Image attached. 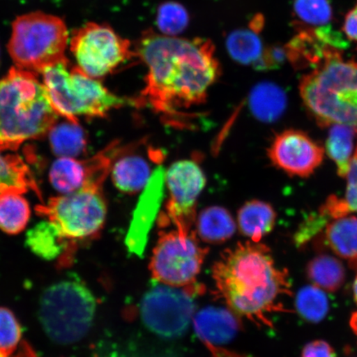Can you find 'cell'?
<instances>
[{"label":"cell","instance_id":"obj_40","mask_svg":"<svg viewBox=\"0 0 357 357\" xmlns=\"http://www.w3.org/2000/svg\"><path fill=\"white\" fill-rule=\"evenodd\" d=\"M0 357H8L6 354H2V352H0Z\"/></svg>","mask_w":357,"mask_h":357},{"label":"cell","instance_id":"obj_14","mask_svg":"<svg viewBox=\"0 0 357 357\" xmlns=\"http://www.w3.org/2000/svg\"><path fill=\"white\" fill-rule=\"evenodd\" d=\"M164 167L155 169L132 213L125 244L128 252L137 257L144 256L150 231L159 217L166 185Z\"/></svg>","mask_w":357,"mask_h":357},{"label":"cell","instance_id":"obj_34","mask_svg":"<svg viewBox=\"0 0 357 357\" xmlns=\"http://www.w3.org/2000/svg\"><path fill=\"white\" fill-rule=\"evenodd\" d=\"M347 186L344 199H342L347 213L357 212V147L352 156L347 177Z\"/></svg>","mask_w":357,"mask_h":357},{"label":"cell","instance_id":"obj_19","mask_svg":"<svg viewBox=\"0 0 357 357\" xmlns=\"http://www.w3.org/2000/svg\"><path fill=\"white\" fill-rule=\"evenodd\" d=\"M195 233L203 242L220 244L227 242L236 231V222L231 213L220 206H211L201 211L195 220Z\"/></svg>","mask_w":357,"mask_h":357},{"label":"cell","instance_id":"obj_29","mask_svg":"<svg viewBox=\"0 0 357 357\" xmlns=\"http://www.w3.org/2000/svg\"><path fill=\"white\" fill-rule=\"evenodd\" d=\"M296 305L298 314L312 324L321 322L329 312L327 294L315 285H307L298 291Z\"/></svg>","mask_w":357,"mask_h":357},{"label":"cell","instance_id":"obj_38","mask_svg":"<svg viewBox=\"0 0 357 357\" xmlns=\"http://www.w3.org/2000/svg\"><path fill=\"white\" fill-rule=\"evenodd\" d=\"M350 266L356 271V275L354 283V298L357 303V257L352 259V260L349 261Z\"/></svg>","mask_w":357,"mask_h":357},{"label":"cell","instance_id":"obj_8","mask_svg":"<svg viewBox=\"0 0 357 357\" xmlns=\"http://www.w3.org/2000/svg\"><path fill=\"white\" fill-rule=\"evenodd\" d=\"M104 182L88 181L73 193L56 196L47 204L38 205L35 211L38 215L47 218L62 238L70 242L92 238L99 234L106 220Z\"/></svg>","mask_w":357,"mask_h":357},{"label":"cell","instance_id":"obj_37","mask_svg":"<svg viewBox=\"0 0 357 357\" xmlns=\"http://www.w3.org/2000/svg\"><path fill=\"white\" fill-rule=\"evenodd\" d=\"M15 357H38V356L29 342L22 341L20 347V351Z\"/></svg>","mask_w":357,"mask_h":357},{"label":"cell","instance_id":"obj_13","mask_svg":"<svg viewBox=\"0 0 357 357\" xmlns=\"http://www.w3.org/2000/svg\"><path fill=\"white\" fill-rule=\"evenodd\" d=\"M324 150L306 133L287 130L276 136L268 150L275 167L290 176L307 177L323 162Z\"/></svg>","mask_w":357,"mask_h":357},{"label":"cell","instance_id":"obj_24","mask_svg":"<svg viewBox=\"0 0 357 357\" xmlns=\"http://www.w3.org/2000/svg\"><path fill=\"white\" fill-rule=\"evenodd\" d=\"M49 141L56 155L75 158L86 150V133L79 123L70 121L54 125L49 131Z\"/></svg>","mask_w":357,"mask_h":357},{"label":"cell","instance_id":"obj_2","mask_svg":"<svg viewBox=\"0 0 357 357\" xmlns=\"http://www.w3.org/2000/svg\"><path fill=\"white\" fill-rule=\"evenodd\" d=\"M216 296L231 311L258 326L272 327L269 316L288 312L280 302L291 296L288 272L275 266L269 248L252 242L225 250L214 263Z\"/></svg>","mask_w":357,"mask_h":357},{"label":"cell","instance_id":"obj_28","mask_svg":"<svg viewBox=\"0 0 357 357\" xmlns=\"http://www.w3.org/2000/svg\"><path fill=\"white\" fill-rule=\"evenodd\" d=\"M31 209L28 201L20 194L0 195V230L19 234L28 225Z\"/></svg>","mask_w":357,"mask_h":357},{"label":"cell","instance_id":"obj_22","mask_svg":"<svg viewBox=\"0 0 357 357\" xmlns=\"http://www.w3.org/2000/svg\"><path fill=\"white\" fill-rule=\"evenodd\" d=\"M89 173V160L62 158L52 164L49 177L55 190L66 195L82 188L87 181Z\"/></svg>","mask_w":357,"mask_h":357},{"label":"cell","instance_id":"obj_27","mask_svg":"<svg viewBox=\"0 0 357 357\" xmlns=\"http://www.w3.org/2000/svg\"><path fill=\"white\" fill-rule=\"evenodd\" d=\"M356 132L347 125L335 124L330 128L326 149L329 158L337 167V174L346 178L349 171L354 153V136Z\"/></svg>","mask_w":357,"mask_h":357},{"label":"cell","instance_id":"obj_18","mask_svg":"<svg viewBox=\"0 0 357 357\" xmlns=\"http://www.w3.org/2000/svg\"><path fill=\"white\" fill-rule=\"evenodd\" d=\"M33 190L42 199L41 191L32 172L19 155H2L0 153V195L25 194Z\"/></svg>","mask_w":357,"mask_h":357},{"label":"cell","instance_id":"obj_35","mask_svg":"<svg viewBox=\"0 0 357 357\" xmlns=\"http://www.w3.org/2000/svg\"><path fill=\"white\" fill-rule=\"evenodd\" d=\"M301 357H337V354L329 343L316 340L303 347Z\"/></svg>","mask_w":357,"mask_h":357},{"label":"cell","instance_id":"obj_32","mask_svg":"<svg viewBox=\"0 0 357 357\" xmlns=\"http://www.w3.org/2000/svg\"><path fill=\"white\" fill-rule=\"evenodd\" d=\"M189 17L185 8L175 2L164 3L158 10V24L164 35L176 37L188 24Z\"/></svg>","mask_w":357,"mask_h":357},{"label":"cell","instance_id":"obj_5","mask_svg":"<svg viewBox=\"0 0 357 357\" xmlns=\"http://www.w3.org/2000/svg\"><path fill=\"white\" fill-rule=\"evenodd\" d=\"M42 74L53 109L71 123H79L78 116L105 118L113 109L137 106L135 99L115 95L99 79L71 66L68 59L49 66Z\"/></svg>","mask_w":357,"mask_h":357},{"label":"cell","instance_id":"obj_7","mask_svg":"<svg viewBox=\"0 0 357 357\" xmlns=\"http://www.w3.org/2000/svg\"><path fill=\"white\" fill-rule=\"evenodd\" d=\"M68 43L65 22L42 12L21 15L13 22L8 50L17 68L42 73L67 59Z\"/></svg>","mask_w":357,"mask_h":357},{"label":"cell","instance_id":"obj_33","mask_svg":"<svg viewBox=\"0 0 357 357\" xmlns=\"http://www.w3.org/2000/svg\"><path fill=\"white\" fill-rule=\"evenodd\" d=\"M21 326L15 314L0 307V352L10 356L21 344Z\"/></svg>","mask_w":357,"mask_h":357},{"label":"cell","instance_id":"obj_20","mask_svg":"<svg viewBox=\"0 0 357 357\" xmlns=\"http://www.w3.org/2000/svg\"><path fill=\"white\" fill-rule=\"evenodd\" d=\"M112 181L119 190L135 194L144 190L153 172L149 164L139 155H127L112 166Z\"/></svg>","mask_w":357,"mask_h":357},{"label":"cell","instance_id":"obj_36","mask_svg":"<svg viewBox=\"0 0 357 357\" xmlns=\"http://www.w3.org/2000/svg\"><path fill=\"white\" fill-rule=\"evenodd\" d=\"M343 32L348 39L357 42V0L355 7L345 17Z\"/></svg>","mask_w":357,"mask_h":357},{"label":"cell","instance_id":"obj_3","mask_svg":"<svg viewBox=\"0 0 357 357\" xmlns=\"http://www.w3.org/2000/svg\"><path fill=\"white\" fill-rule=\"evenodd\" d=\"M57 116L37 75L13 67L0 79V153L44 137Z\"/></svg>","mask_w":357,"mask_h":357},{"label":"cell","instance_id":"obj_10","mask_svg":"<svg viewBox=\"0 0 357 357\" xmlns=\"http://www.w3.org/2000/svg\"><path fill=\"white\" fill-rule=\"evenodd\" d=\"M70 46L78 68L97 79L113 73L136 56L130 41L111 26L96 22H88L75 30Z\"/></svg>","mask_w":357,"mask_h":357},{"label":"cell","instance_id":"obj_23","mask_svg":"<svg viewBox=\"0 0 357 357\" xmlns=\"http://www.w3.org/2000/svg\"><path fill=\"white\" fill-rule=\"evenodd\" d=\"M306 275L312 284L330 293L340 289L346 280L342 263L327 254L312 259L306 267Z\"/></svg>","mask_w":357,"mask_h":357},{"label":"cell","instance_id":"obj_12","mask_svg":"<svg viewBox=\"0 0 357 357\" xmlns=\"http://www.w3.org/2000/svg\"><path fill=\"white\" fill-rule=\"evenodd\" d=\"M169 197L165 211L159 214V225L191 231L196 220V204L206 185V178L197 163L190 160L172 165L165 176Z\"/></svg>","mask_w":357,"mask_h":357},{"label":"cell","instance_id":"obj_1","mask_svg":"<svg viewBox=\"0 0 357 357\" xmlns=\"http://www.w3.org/2000/svg\"><path fill=\"white\" fill-rule=\"evenodd\" d=\"M134 51L146 67L137 106H150L164 114L203 104L221 75L211 40L172 37L150 29Z\"/></svg>","mask_w":357,"mask_h":357},{"label":"cell","instance_id":"obj_16","mask_svg":"<svg viewBox=\"0 0 357 357\" xmlns=\"http://www.w3.org/2000/svg\"><path fill=\"white\" fill-rule=\"evenodd\" d=\"M26 245L44 260H58L60 267L73 264L75 243L62 238L51 222L43 221L29 230Z\"/></svg>","mask_w":357,"mask_h":357},{"label":"cell","instance_id":"obj_31","mask_svg":"<svg viewBox=\"0 0 357 357\" xmlns=\"http://www.w3.org/2000/svg\"><path fill=\"white\" fill-rule=\"evenodd\" d=\"M294 10L301 24L324 26L332 19V7L328 0H296Z\"/></svg>","mask_w":357,"mask_h":357},{"label":"cell","instance_id":"obj_30","mask_svg":"<svg viewBox=\"0 0 357 357\" xmlns=\"http://www.w3.org/2000/svg\"><path fill=\"white\" fill-rule=\"evenodd\" d=\"M227 48L231 56L242 63L255 65L263 54L260 39L248 31H238L227 39Z\"/></svg>","mask_w":357,"mask_h":357},{"label":"cell","instance_id":"obj_17","mask_svg":"<svg viewBox=\"0 0 357 357\" xmlns=\"http://www.w3.org/2000/svg\"><path fill=\"white\" fill-rule=\"evenodd\" d=\"M241 324L238 316L225 307H204L194 317L195 333L208 345L230 342L240 331Z\"/></svg>","mask_w":357,"mask_h":357},{"label":"cell","instance_id":"obj_26","mask_svg":"<svg viewBox=\"0 0 357 357\" xmlns=\"http://www.w3.org/2000/svg\"><path fill=\"white\" fill-rule=\"evenodd\" d=\"M287 105V98L281 89L271 84H262L253 89L250 97L252 114L263 122L279 119Z\"/></svg>","mask_w":357,"mask_h":357},{"label":"cell","instance_id":"obj_21","mask_svg":"<svg viewBox=\"0 0 357 357\" xmlns=\"http://www.w3.org/2000/svg\"><path fill=\"white\" fill-rule=\"evenodd\" d=\"M276 213L271 205L251 200L239 209L238 223L241 233L252 242L259 243L270 234L275 225Z\"/></svg>","mask_w":357,"mask_h":357},{"label":"cell","instance_id":"obj_39","mask_svg":"<svg viewBox=\"0 0 357 357\" xmlns=\"http://www.w3.org/2000/svg\"><path fill=\"white\" fill-rule=\"evenodd\" d=\"M350 325L351 329L354 330V332L357 336V312H354V314L351 315Z\"/></svg>","mask_w":357,"mask_h":357},{"label":"cell","instance_id":"obj_6","mask_svg":"<svg viewBox=\"0 0 357 357\" xmlns=\"http://www.w3.org/2000/svg\"><path fill=\"white\" fill-rule=\"evenodd\" d=\"M96 305L91 290L82 281L63 280L44 290L40 298L38 318L53 342L74 344L91 329Z\"/></svg>","mask_w":357,"mask_h":357},{"label":"cell","instance_id":"obj_11","mask_svg":"<svg viewBox=\"0 0 357 357\" xmlns=\"http://www.w3.org/2000/svg\"><path fill=\"white\" fill-rule=\"evenodd\" d=\"M199 287L176 288L167 284L155 285L145 294L141 301L142 322L160 337L183 336L189 328L195 312L194 296Z\"/></svg>","mask_w":357,"mask_h":357},{"label":"cell","instance_id":"obj_4","mask_svg":"<svg viewBox=\"0 0 357 357\" xmlns=\"http://www.w3.org/2000/svg\"><path fill=\"white\" fill-rule=\"evenodd\" d=\"M300 92L320 126L347 125L357 133V62L331 58L303 77Z\"/></svg>","mask_w":357,"mask_h":357},{"label":"cell","instance_id":"obj_15","mask_svg":"<svg viewBox=\"0 0 357 357\" xmlns=\"http://www.w3.org/2000/svg\"><path fill=\"white\" fill-rule=\"evenodd\" d=\"M324 26L318 29H303L285 47L287 56L298 67L322 66L331 58L340 56V45Z\"/></svg>","mask_w":357,"mask_h":357},{"label":"cell","instance_id":"obj_9","mask_svg":"<svg viewBox=\"0 0 357 357\" xmlns=\"http://www.w3.org/2000/svg\"><path fill=\"white\" fill-rule=\"evenodd\" d=\"M207 248L199 243L195 230L162 231L151 255L149 269L160 284L176 288L196 287Z\"/></svg>","mask_w":357,"mask_h":357},{"label":"cell","instance_id":"obj_25","mask_svg":"<svg viewBox=\"0 0 357 357\" xmlns=\"http://www.w3.org/2000/svg\"><path fill=\"white\" fill-rule=\"evenodd\" d=\"M326 240L338 257L352 260L357 257V217H342L330 222Z\"/></svg>","mask_w":357,"mask_h":357}]
</instances>
